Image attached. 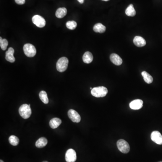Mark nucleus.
<instances>
[{
    "mask_svg": "<svg viewBox=\"0 0 162 162\" xmlns=\"http://www.w3.org/2000/svg\"><path fill=\"white\" fill-rule=\"evenodd\" d=\"M108 89L106 87H98L93 88L91 90V94L94 97H105L108 93Z\"/></svg>",
    "mask_w": 162,
    "mask_h": 162,
    "instance_id": "f257e3e1",
    "label": "nucleus"
},
{
    "mask_svg": "<svg viewBox=\"0 0 162 162\" xmlns=\"http://www.w3.org/2000/svg\"><path fill=\"white\" fill-rule=\"evenodd\" d=\"M19 112L20 115L24 119H28L32 114L31 108L27 104H23L20 107Z\"/></svg>",
    "mask_w": 162,
    "mask_h": 162,
    "instance_id": "f03ea898",
    "label": "nucleus"
},
{
    "mask_svg": "<svg viewBox=\"0 0 162 162\" xmlns=\"http://www.w3.org/2000/svg\"><path fill=\"white\" fill-rule=\"evenodd\" d=\"M69 59L65 57L60 58L56 63V69L59 72H64L68 68Z\"/></svg>",
    "mask_w": 162,
    "mask_h": 162,
    "instance_id": "7ed1b4c3",
    "label": "nucleus"
},
{
    "mask_svg": "<svg viewBox=\"0 0 162 162\" xmlns=\"http://www.w3.org/2000/svg\"><path fill=\"white\" fill-rule=\"evenodd\" d=\"M24 53L28 57H33L37 53L36 48L31 44H26L23 47Z\"/></svg>",
    "mask_w": 162,
    "mask_h": 162,
    "instance_id": "20e7f679",
    "label": "nucleus"
},
{
    "mask_svg": "<svg viewBox=\"0 0 162 162\" xmlns=\"http://www.w3.org/2000/svg\"><path fill=\"white\" fill-rule=\"evenodd\" d=\"M117 145L118 149L122 153L127 154L130 151V148L129 144L124 140L120 139L118 140Z\"/></svg>",
    "mask_w": 162,
    "mask_h": 162,
    "instance_id": "39448f33",
    "label": "nucleus"
},
{
    "mask_svg": "<svg viewBox=\"0 0 162 162\" xmlns=\"http://www.w3.org/2000/svg\"><path fill=\"white\" fill-rule=\"evenodd\" d=\"M32 21L34 25L39 27H43L46 25V20L43 17L39 15H34L33 17Z\"/></svg>",
    "mask_w": 162,
    "mask_h": 162,
    "instance_id": "423d86ee",
    "label": "nucleus"
},
{
    "mask_svg": "<svg viewBox=\"0 0 162 162\" xmlns=\"http://www.w3.org/2000/svg\"><path fill=\"white\" fill-rule=\"evenodd\" d=\"M77 159L75 151L72 149H69L65 154V160L67 162H75Z\"/></svg>",
    "mask_w": 162,
    "mask_h": 162,
    "instance_id": "0eeeda50",
    "label": "nucleus"
},
{
    "mask_svg": "<svg viewBox=\"0 0 162 162\" xmlns=\"http://www.w3.org/2000/svg\"><path fill=\"white\" fill-rule=\"evenodd\" d=\"M68 115L69 118L74 123H79L81 121V117L79 114L74 109L69 110Z\"/></svg>",
    "mask_w": 162,
    "mask_h": 162,
    "instance_id": "6e6552de",
    "label": "nucleus"
},
{
    "mask_svg": "<svg viewBox=\"0 0 162 162\" xmlns=\"http://www.w3.org/2000/svg\"><path fill=\"white\" fill-rule=\"evenodd\" d=\"M151 139L158 145H162V135L158 131H154L151 134Z\"/></svg>",
    "mask_w": 162,
    "mask_h": 162,
    "instance_id": "1a4fd4ad",
    "label": "nucleus"
},
{
    "mask_svg": "<svg viewBox=\"0 0 162 162\" xmlns=\"http://www.w3.org/2000/svg\"><path fill=\"white\" fill-rule=\"evenodd\" d=\"M143 101L141 100L137 99L132 101L129 104V106L131 109L133 110H138L143 107Z\"/></svg>",
    "mask_w": 162,
    "mask_h": 162,
    "instance_id": "9d476101",
    "label": "nucleus"
},
{
    "mask_svg": "<svg viewBox=\"0 0 162 162\" xmlns=\"http://www.w3.org/2000/svg\"><path fill=\"white\" fill-rule=\"evenodd\" d=\"M14 49L12 47L9 48L8 50L6 52V59L7 61L11 63H14L15 61V59L14 56Z\"/></svg>",
    "mask_w": 162,
    "mask_h": 162,
    "instance_id": "9b49d317",
    "label": "nucleus"
},
{
    "mask_svg": "<svg viewBox=\"0 0 162 162\" xmlns=\"http://www.w3.org/2000/svg\"><path fill=\"white\" fill-rule=\"evenodd\" d=\"M110 59L111 61L116 65H120L123 63V60L121 58L119 55L115 53H113L110 55Z\"/></svg>",
    "mask_w": 162,
    "mask_h": 162,
    "instance_id": "f8f14e48",
    "label": "nucleus"
},
{
    "mask_svg": "<svg viewBox=\"0 0 162 162\" xmlns=\"http://www.w3.org/2000/svg\"><path fill=\"white\" fill-rule=\"evenodd\" d=\"M133 43L137 47H143L146 45V41L140 36H136L133 39Z\"/></svg>",
    "mask_w": 162,
    "mask_h": 162,
    "instance_id": "ddd939ff",
    "label": "nucleus"
},
{
    "mask_svg": "<svg viewBox=\"0 0 162 162\" xmlns=\"http://www.w3.org/2000/svg\"><path fill=\"white\" fill-rule=\"evenodd\" d=\"M62 121L59 118H55L51 119L50 120L49 125L51 128L52 129H56L61 124Z\"/></svg>",
    "mask_w": 162,
    "mask_h": 162,
    "instance_id": "4468645a",
    "label": "nucleus"
},
{
    "mask_svg": "<svg viewBox=\"0 0 162 162\" xmlns=\"http://www.w3.org/2000/svg\"><path fill=\"white\" fill-rule=\"evenodd\" d=\"M82 59L85 63L90 64L92 62L93 59V54L89 51H87L84 53L82 57Z\"/></svg>",
    "mask_w": 162,
    "mask_h": 162,
    "instance_id": "2eb2a0df",
    "label": "nucleus"
},
{
    "mask_svg": "<svg viewBox=\"0 0 162 162\" xmlns=\"http://www.w3.org/2000/svg\"><path fill=\"white\" fill-rule=\"evenodd\" d=\"M67 10L64 7L59 8L57 9L56 12V16L57 18L61 19L64 17L67 14Z\"/></svg>",
    "mask_w": 162,
    "mask_h": 162,
    "instance_id": "dca6fc26",
    "label": "nucleus"
},
{
    "mask_svg": "<svg viewBox=\"0 0 162 162\" xmlns=\"http://www.w3.org/2000/svg\"><path fill=\"white\" fill-rule=\"evenodd\" d=\"M48 141L46 138L42 137L40 138L37 141H36L35 145L38 148H43L45 146H46L47 145Z\"/></svg>",
    "mask_w": 162,
    "mask_h": 162,
    "instance_id": "f3484780",
    "label": "nucleus"
},
{
    "mask_svg": "<svg viewBox=\"0 0 162 162\" xmlns=\"http://www.w3.org/2000/svg\"><path fill=\"white\" fill-rule=\"evenodd\" d=\"M93 30L95 33H103L106 30V27L101 23L95 24L93 27Z\"/></svg>",
    "mask_w": 162,
    "mask_h": 162,
    "instance_id": "a211bd4d",
    "label": "nucleus"
},
{
    "mask_svg": "<svg viewBox=\"0 0 162 162\" xmlns=\"http://www.w3.org/2000/svg\"><path fill=\"white\" fill-rule=\"evenodd\" d=\"M125 13L127 15L131 17H133L136 14V11L134 9L133 5L132 4H130L125 11Z\"/></svg>",
    "mask_w": 162,
    "mask_h": 162,
    "instance_id": "6ab92c4d",
    "label": "nucleus"
},
{
    "mask_svg": "<svg viewBox=\"0 0 162 162\" xmlns=\"http://www.w3.org/2000/svg\"><path fill=\"white\" fill-rule=\"evenodd\" d=\"M141 74L143 77L144 80L146 83H148V84H150L153 82V77L146 71H143L141 73Z\"/></svg>",
    "mask_w": 162,
    "mask_h": 162,
    "instance_id": "aec40b11",
    "label": "nucleus"
},
{
    "mask_svg": "<svg viewBox=\"0 0 162 162\" xmlns=\"http://www.w3.org/2000/svg\"><path fill=\"white\" fill-rule=\"evenodd\" d=\"M39 97L41 100L43 102L44 104H48L49 102V99L47 96V93L44 90H42L39 93Z\"/></svg>",
    "mask_w": 162,
    "mask_h": 162,
    "instance_id": "412c9836",
    "label": "nucleus"
},
{
    "mask_svg": "<svg viewBox=\"0 0 162 162\" xmlns=\"http://www.w3.org/2000/svg\"><path fill=\"white\" fill-rule=\"evenodd\" d=\"M9 143L11 144L12 145H13V146H16L19 144L20 140L16 136L12 135L9 137Z\"/></svg>",
    "mask_w": 162,
    "mask_h": 162,
    "instance_id": "4be33fe9",
    "label": "nucleus"
},
{
    "mask_svg": "<svg viewBox=\"0 0 162 162\" xmlns=\"http://www.w3.org/2000/svg\"><path fill=\"white\" fill-rule=\"evenodd\" d=\"M8 45V42L7 40L6 39H3L1 37L0 38V46H1V49L3 51H5L7 49Z\"/></svg>",
    "mask_w": 162,
    "mask_h": 162,
    "instance_id": "5701e85b",
    "label": "nucleus"
},
{
    "mask_svg": "<svg viewBox=\"0 0 162 162\" xmlns=\"http://www.w3.org/2000/svg\"><path fill=\"white\" fill-rule=\"evenodd\" d=\"M66 26L68 29L74 30L76 28L77 24L75 21H69L66 23Z\"/></svg>",
    "mask_w": 162,
    "mask_h": 162,
    "instance_id": "b1692460",
    "label": "nucleus"
},
{
    "mask_svg": "<svg viewBox=\"0 0 162 162\" xmlns=\"http://www.w3.org/2000/svg\"><path fill=\"white\" fill-rule=\"evenodd\" d=\"M15 2L18 5H23L25 2V0H15Z\"/></svg>",
    "mask_w": 162,
    "mask_h": 162,
    "instance_id": "393cba45",
    "label": "nucleus"
},
{
    "mask_svg": "<svg viewBox=\"0 0 162 162\" xmlns=\"http://www.w3.org/2000/svg\"><path fill=\"white\" fill-rule=\"evenodd\" d=\"M84 0H77V1L80 3V4H83L84 2Z\"/></svg>",
    "mask_w": 162,
    "mask_h": 162,
    "instance_id": "a878e982",
    "label": "nucleus"
},
{
    "mask_svg": "<svg viewBox=\"0 0 162 162\" xmlns=\"http://www.w3.org/2000/svg\"><path fill=\"white\" fill-rule=\"evenodd\" d=\"M102 1H109V0H102Z\"/></svg>",
    "mask_w": 162,
    "mask_h": 162,
    "instance_id": "bb28decb",
    "label": "nucleus"
},
{
    "mask_svg": "<svg viewBox=\"0 0 162 162\" xmlns=\"http://www.w3.org/2000/svg\"><path fill=\"white\" fill-rule=\"evenodd\" d=\"M0 162H4V161H3V160H0Z\"/></svg>",
    "mask_w": 162,
    "mask_h": 162,
    "instance_id": "cd10ccee",
    "label": "nucleus"
},
{
    "mask_svg": "<svg viewBox=\"0 0 162 162\" xmlns=\"http://www.w3.org/2000/svg\"><path fill=\"white\" fill-rule=\"evenodd\" d=\"M43 162H47V161H43Z\"/></svg>",
    "mask_w": 162,
    "mask_h": 162,
    "instance_id": "c85d7f7f",
    "label": "nucleus"
}]
</instances>
